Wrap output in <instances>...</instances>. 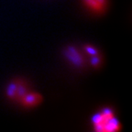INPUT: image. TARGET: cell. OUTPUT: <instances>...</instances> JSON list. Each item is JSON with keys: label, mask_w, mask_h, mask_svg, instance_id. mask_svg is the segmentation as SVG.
<instances>
[{"label": "cell", "mask_w": 132, "mask_h": 132, "mask_svg": "<svg viewBox=\"0 0 132 132\" xmlns=\"http://www.w3.org/2000/svg\"><path fill=\"white\" fill-rule=\"evenodd\" d=\"M92 126L95 131L114 132L121 128L120 123L118 121L112 109L104 108L96 113L92 118Z\"/></svg>", "instance_id": "6da1fadb"}, {"label": "cell", "mask_w": 132, "mask_h": 132, "mask_svg": "<svg viewBox=\"0 0 132 132\" xmlns=\"http://www.w3.org/2000/svg\"><path fill=\"white\" fill-rule=\"evenodd\" d=\"M21 104L27 107H33L42 101V96L37 93L28 91L19 101Z\"/></svg>", "instance_id": "277c9868"}, {"label": "cell", "mask_w": 132, "mask_h": 132, "mask_svg": "<svg viewBox=\"0 0 132 132\" xmlns=\"http://www.w3.org/2000/svg\"><path fill=\"white\" fill-rule=\"evenodd\" d=\"M29 90L27 85L21 81H14L7 87V95L10 98L19 101Z\"/></svg>", "instance_id": "7a4b0ae2"}, {"label": "cell", "mask_w": 132, "mask_h": 132, "mask_svg": "<svg viewBox=\"0 0 132 132\" xmlns=\"http://www.w3.org/2000/svg\"><path fill=\"white\" fill-rule=\"evenodd\" d=\"M87 9L95 14L103 13L107 8L108 0H81Z\"/></svg>", "instance_id": "3957f363"}, {"label": "cell", "mask_w": 132, "mask_h": 132, "mask_svg": "<svg viewBox=\"0 0 132 132\" xmlns=\"http://www.w3.org/2000/svg\"><path fill=\"white\" fill-rule=\"evenodd\" d=\"M67 56L70 59V60L72 61L75 65H81L83 63V60L82 57L79 54V52L76 50L75 48H69L67 51Z\"/></svg>", "instance_id": "5b68a950"}]
</instances>
